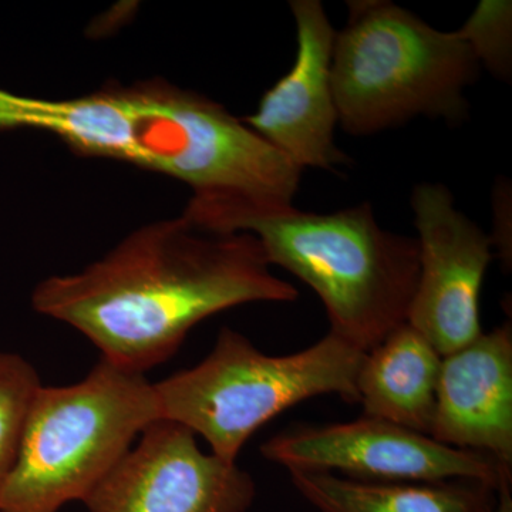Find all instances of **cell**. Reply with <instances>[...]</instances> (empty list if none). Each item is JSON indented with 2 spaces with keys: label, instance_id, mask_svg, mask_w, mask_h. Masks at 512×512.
<instances>
[{
  "label": "cell",
  "instance_id": "obj_6",
  "mask_svg": "<svg viewBox=\"0 0 512 512\" xmlns=\"http://www.w3.org/2000/svg\"><path fill=\"white\" fill-rule=\"evenodd\" d=\"M365 356L330 332L301 352L269 356L222 328L201 363L154 383L161 420L200 434L212 454L237 463L249 437L296 404L328 394L357 404Z\"/></svg>",
  "mask_w": 512,
  "mask_h": 512
},
{
  "label": "cell",
  "instance_id": "obj_16",
  "mask_svg": "<svg viewBox=\"0 0 512 512\" xmlns=\"http://www.w3.org/2000/svg\"><path fill=\"white\" fill-rule=\"evenodd\" d=\"M460 36L474 56L497 79L512 74V3L510 0H481L460 29Z\"/></svg>",
  "mask_w": 512,
  "mask_h": 512
},
{
  "label": "cell",
  "instance_id": "obj_10",
  "mask_svg": "<svg viewBox=\"0 0 512 512\" xmlns=\"http://www.w3.org/2000/svg\"><path fill=\"white\" fill-rule=\"evenodd\" d=\"M296 23L295 63L245 119L296 167L336 171L350 163L335 141L339 124L332 87L336 30L319 0L289 2Z\"/></svg>",
  "mask_w": 512,
  "mask_h": 512
},
{
  "label": "cell",
  "instance_id": "obj_14",
  "mask_svg": "<svg viewBox=\"0 0 512 512\" xmlns=\"http://www.w3.org/2000/svg\"><path fill=\"white\" fill-rule=\"evenodd\" d=\"M293 487L319 512H491L493 485L365 481L326 471L289 470Z\"/></svg>",
  "mask_w": 512,
  "mask_h": 512
},
{
  "label": "cell",
  "instance_id": "obj_9",
  "mask_svg": "<svg viewBox=\"0 0 512 512\" xmlns=\"http://www.w3.org/2000/svg\"><path fill=\"white\" fill-rule=\"evenodd\" d=\"M255 495L237 463L202 453L187 427L158 420L83 503L90 512H247Z\"/></svg>",
  "mask_w": 512,
  "mask_h": 512
},
{
  "label": "cell",
  "instance_id": "obj_15",
  "mask_svg": "<svg viewBox=\"0 0 512 512\" xmlns=\"http://www.w3.org/2000/svg\"><path fill=\"white\" fill-rule=\"evenodd\" d=\"M39 375L28 360L0 350V493L8 480L37 390Z\"/></svg>",
  "mask_w": 512,
  "mask_h": 512
},
{
  "label": "cell",
  "instance_id": "obj_1",
  "mask_svg": "<svg viewBox=\"0 0 512 512\" xmlns=\"http://www.w3.org/2000/svg\"><path fill=\"white\" fill-rule=\"evenodd\" d=\"M271 266L251 232L211 234L181 215L138 229L79 274L40 282L32 305L82 332L103 359L144 373L210 316L295 302L298 289Z\"/></svg>",
  "mask_w": 512,
  "mask_h": 512
},
{
  "label": "cell",
  "instance_id": "obj_2",
  "mask_svg": "<svg viewBox=\"0 0 512 512\" xmlns=\"http://www.w3.org/2000/svg\"><path fill=\"white\" fill-rule=\"evenodd\" d=\"M336 32L332 87L339 124L356 137L416 117L461 123L480 63L458 30L443 32L389 0H350Z\"/></svg>",
  "mask_w": 512,
  "mask_h": 512
},
{
  "label": "cell",
  "instance_id": "obj_7",
  "mask_svg": "<svg viewBox=\"0 0 512 512\" xmlns=\"http://www.w3.org/2000/svg\"><path fill=\"white\" fill-rule=\"evenodd\" d=\"M262 456L289 470L326 471L365 481L512 483V464L446 446L417 431L363 414L348 423L302 424L271 437Z\"/></svg>",
  "mask_w": 512,
  "mask_h": 512
},
{
  "label": "cell",
  "instance_id": "obj_11",
  "mask_svg": "<svg viewBox=\"0 0 512 512\" xmlns=\"http://www.w3.org/2000/svg\"><path fill=\"white\" fill-rule=\"evenodd\" d=\"M431 437L512 464L511 322L443 356Z\"/></svg>",
  "mask_w": 512,
  "mask_h": 512
},
{
  "label": "cell",
  "instance_id": "obj_3",
  "mask_svg": "<svg viewBox=\"0 0 512 512\" xmlns=\"http://www.w3.org/2000/svg\"><path fill=\"white\" fill-rule=\"evenodd\" d=\"M271 265L311 286L330 333L362 352L407 323L419 284L417 238L380 227L369 202L329 214L292 208L252 224Z\"/></svg>",
  "mask_w": 512,
  "mask_h": 512
},
{
  "label": "cell",
  "instance_id": "obj_13",
  "mask_svg": "<svg viewBox=\"0 0 512 512\" xmlns=\"http://www.w3.org/2000/svg\"><path fill=\"white\" fill-rule=\"evenodd\" d=\"M443 356L404 323L366 353L357 375L363 414L431 437Z\"/></svg>",
  "mask_w": 512,
  "mask_h": 512
},
{
  "label": "cell",
  "instance_id": "obj_17",
  "mask_svg": "<svg viewBox=\"0 0 512 512\" xmlns=\"http://www.w3.org/2000/svg\"><path fill=\"white\" fill-rule=\"evenodd\" d=\"M494 229L490 235L491 245L497 249V256L504 268H512V197L511 184L507 178H500L493 192Z\"/></svg>",
  "mask_w": 512,
  "mask_h": 512
},
{
  "label": "cell",
  "instance_id": "obj_4",
  "mask_svg": "<svg viewBox=\"0 0 512 512\" xmlns=\"http://www.w3.org/2000/svg\"><path fill=\"white\" fill-rule=\"evenodd\" d=\"M158 420L154 384L103 357L82 382L42 384L0 493V512H57L83 501Z\"/></svg>",
  "mask_w": 512,
  "mask_h": 512
},
{
  "label": "cell",
  "instance_id": "obj_12",
  "mask_svg": "<svg viewBox=\"0 0 512 512\" xmlns=\"http://www.w3.org/2000/svg\"><path fill=\"white\" fill-rule=\"evenodd\" d=\"M141 113L136 86H109L74 99H39L6 93L0 127L55 134L83 156L113 158L141 167Z\"/></svg>",
  "mask_w": 512,
  "mask_h": 512
},
{
  "label": "cell",
  "instance_id": "obj_18",
  "mask_svg": "<svg viewBox=\"0 0 512 512\" xmlns=\"http://www.w3.org/2000/svg\"><path fill=\"white\" fill-rule=\"evenodd\" d=\"M511 484L504 483L495 490V501L491 512H512Z\"/></svg>",
  "mask_w": 512,
  "mask_h": 512
},
{
  "label": "cell",
  "instance_id": "obj_8",
  "mask_svg": "<svg viewBox=\"0 0 512 512\" xmlns=\"http://www.w3.org/2000/svg\"><path fill=\"white\" fill-rule=\"evenodd\" d=\"M412 210L420 249V275L407 323L441 356L483 333L480 292L493 259L490 235L458 211L443 184L413 188Z\"/></svg>",
  "mask_w": 512,
  "mask_h": 512
},
{
  "label": "cell",
  "instance_id": "obj_5",
  "mask_svg": "<svg viewBox=\"0 0 512 512\" xmlns=\"http://www.w3.org/2000/svg\"><path fill=\"white\" fill-rule=\"evenodd\" d=\"M148 170L183 181L185 220L211 234L247 232L295 208L303 170L217 101L154 80Z\"/></svg>",
  "mask_w": 512,
  "mask_h": 512
}]
</instances>
